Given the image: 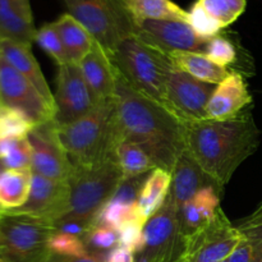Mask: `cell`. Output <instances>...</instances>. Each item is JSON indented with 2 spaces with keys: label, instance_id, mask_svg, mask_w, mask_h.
I'll return each instance as SVG.
<instances>
[{
  "label": "cell",
  "instance_id": "6da1fadb",
  "mask_svg": "<svg viewBox=\"0 0 262 262\" xmlns=\"http://www.w3.org/2000/svg\"><path fill=\"white\" fill-rule=\"evenodd\" d=\"M114 104L118 143L141 146L158 168L171 173L177 159L186 150L184 123L163 105L138 92L118 69Z\"/></svg>",
  "mask_w": 262,
  "mask_h": 262
},
{
  "label": "cell",
  "instance_id": "7a4b0ae2",
  "mask_svg": "<svg viewBox=\"0 0 262 262\" xmlns=\"http://www.w3.org/2000/svg\"><path fill=\"white\" fill-rule=\"evenodd\" d=\"M184 129L186 150L222 189L260 145V129L250 112L225 120L184 123Z\"/></svg>",
  "mask_w": 262,
  "mask_h": 262
},
{
  "label": "cell",
  "instance_id": "3957f363",
  "mask_svg": "<svg viewBox=\"0 0 262 262\" xmlns=\"http://www.w3.org/2000/svg\"><path fill=\"white\" fill-rule=\"evenodd\" d=\"M56 124V136L74 168H87L117 159L114 99L68 124Z\"/></svg>",
  "mask_w": 262,
  "mask_h": 262
},
{
  "label": "cell",
  "instance_id": "277c9868",
  "mask_svg": "<svg viewBox=\"0 0 262 262\" xmlns=\"http://www.w3.org/2000/svg\"><path fill=\"white\" fill-rule=\"evenodd\" d=\"M110 59L138 92L166 107V77L173 66L168 54L130 33L119 41Z\"/></svg>",
  "mask_w": 262,
  "mask_h": 262
},
{
  "label": "cell",
  "instance_id": "5b68a950",
  "mask_svg": "<svg viewBox=\"0 0 262 262\" xmlns=\"http://www.w3.org/2000/svg\"><path fill=\"white\" fill-rule=\"evenodd\" d=\"M122 181L123 174L117 159L87 168L73 166L67 181L68 199L66 209L56 223L76 220L91 225L99 210L109 201Z\"/></svg>",
  "mask_w": 262,
  "mask_h": 262
},
{
  "label": "cell",
  "instance_id": "8992f818",
  "mask_svg": "<svg viewBox=\"0 0 262 262\" xmlns=\"http://www.w3.org/2000/svg\"><path fill=\"white\" fill-rule=\"evenodd\" d=\"M56 230L45 217L18 211L0 212L2 262H46L50 257L49 239Z\"/></svg>",
  "mask_w": 262,
  "mask_h": 262
},
{
  "label": "cell",
  "instance_id": "52a82bcc",
  "mask_svg": "<svg viewBox=\"0 0 262 262\" xmlns=\"http://www.w3.org/2000/svg\"><path fill=\"white\" fill-rule=\"evenodd\" d=\"M69 14L76 18L107 55L125 36L135 33V23L127 0H63Z\"/></svg>",
  "mask_w": 262,
  "mask_h": 262
},
{
  "label": "cell",
  "instance_id": "ba28073f",
  "mask_svg": "<svg viewBox=\"0 0 262 262\" xmlns=\"http://www.w3.org/2000/svg\"><path fill=\"white\" fill-rule=\"evenodd\" d=\"M183 250L178 209L169 193L163 206L145 223L143 243L136 262H177Z\"/></svg>",
  "mask_w": 262,
  "mask_h": 262
},
{
  "label": "cell",
  "instance_id": "9c48e42d",
  "mask_svg": "<svg viewBox=\"0 0 262 262\" xmlns=\"http://www.w3.org/2000/svg\"><path fill=\"white\" fill-rule=\"evenodd\" d=\"M241 232L219 207L209 223L183 237L177 262H224L241 242Z\"/></svg>",
  "mask_w": 262,
  "mask_h": 262
},
{
  "label": "cell",
  "instance_id": "30bf717a",
  "mask_svg": "<svg viewBox=\"0 0 262 262\" xmlns=\"http://www.w3.org/2000/svg\"><path fill=\"white\" fill-rule=\"evenodd\" d=\"M217 84L206 83L173 66L166 77V107L183 123L206 120V107Z\"/></svg>",
  "mask_w": 262,
  "mask_h": 262
},
{
  "label": "cell",
  "instance_id": "8fae6325",
  "mask_svg": "<svg viewBox=\"0 0 262 262\" xmlns=\"http://www.w3.org/2000/svg\"><path fill=\"white\" fill-rule=\"evenodd\" d=\"M0 102L19 110L36 125L55 119V109L48 104L35 86L0 55Z\"/></svg>",
  "mask_w": 262,
  "mask_h": 262
},
{
  "label": "cell",
  "instance_id": "7c38bea8",
  "mask_svg": "<svg viewBox=\"0 0 262 262\" xmlns=\"http://www.w3.org/2000/svg\"><path fill=\"white\" fill-rule=\"evenodd\" d=\"M54 101V120L58 124H68L74 122L92 112L99 104L92 95L81 68L76 63L59 66Z\"/></svg>",
  "mask_w": 262,
  "mask_h": 262
},
{
  "label": "cell",
  "instance_id": "4fadbf2b",
  "mask_svg": "<svg viewBox=\"0 0 262 262\" xmlns=\"http://www.w3.org/2000/svg\"><path fill=\"white\" fill-rule=\"evenodd\" d=\"M32 151L31 169L49 179L67 182L73 165L56 136L55 120L36 125L27 136Z\"/></svg>",
  "mask_w": 262,
  "mask_h": 262
},
{
  "label": "cell",
  "instance_id": "5bb4252c",
  "mask_svg": "<svg viewBox=\"0 0 262 262\" xmlns=\"http://www.w3.org/2000/svg\"><path fill=\"white\" fill-rule=\"evenodd\" d=\"M135 33L166 54L174 51L206 54L210 41L197 35L184 20H142L135 25Z\"/></svg>",
  "mask_w": 262,
  "mask_h": 262
},
{
  "label": "cell",
  "instance_id": "9a60e30c",
  "mask_svg": "<svg viewBox=\"0 0 262 262\" xmlns=\"http://www.w3.org/2000/svg\"><path fill=\"white\" fill-rule=\"evenodd\" d=\"M68 199V182L49 179L40 174H32L31 191L27 202L13 211L45 217L55 224L63 215Z\"/></svg>",
  "mask_w": 262,
  "mask_h": 262
},
{
  "label": "cell",
  "instance_id": "2e32d148",
  "mask_svg": "<svg viewBox=\"0 0 262 262\" xmlns=\"http://www.w3.org/2000/svg\"><path fill=\"white\" fill-rule=\"evenodd\" d=\"M252 102L247 84L242 74L232 72L227 79L219 83L210 97L206 107L207 119L225 120L237 117Z\"/></svg>",
  "mask_w": 262,
  "mask_h": 262
},
{
  "label": "cell",
  "instance_id": "e0dca14e",
  "mask_svg": "<svg viewBox=\"0 0 262 262\" xmlns=\"http://www.w3.org/2000/svg\"><path fill=\"white\" fill-rule=\"evenodd\" d=\"M78 66L97 102L114 99L117 68L99 43H95Z\"/></svg>",
  "mask_w": 262,
  "mask_h": 262
},
{
  "label": "cell",
  "instance_id": "ac0fdd59",
  "mask_svg": "<svg viewBox=\"0 0 262 262\" xmlns=\"http://www.w3.org/2000/svg\"><path fill=\"white\" fill-rule=\"evenodd\" d=\"M207 186H216V183L202 170L191 154L184 150L177 159L171 170V184L169 191L178 211L197 192Z\"/></svg>",
  "mask_w": 262,
  "mask_h": 262
},
{
  "label": "cell",
  "instance_id": "d6986e66",
  "mask_svg": "<svg viewBox=\"0 0 262 262\" xmlns=\"http://www.w3.org/2000/svg\"><path fill=\"white\" fill-rule=\"evenodd\" d=\"M0 55L15 71L26 77L37 89V91L48 101V104L55 109L54 95L51 94L50 87L43 77L42 71L31 51V45L7 40V38H0Z\"/></svg>",
  "mask_w": 262,
  "mask_h": 262
},
{
  "label": "cell",
  "instance_id": "ffe728a7",
  "mask_svg": "<svg viewBox=\"0 0 262 262\" xmlns=\"http://www.w3.org/2000/svg\"><path fill=\"white\" fill-rule=\"evenodd\" d=\"M222 192L216 186L205 187L179 210V229L183 237L199 230L214 217L220 207Z\"/></svg>",
  "mask_w": 262,
  "mask_h": 262
},
{
  "label": "cell",
  "instance_id": "44dd1931",
  "mask_svg": "<svg viewBox=\"0 0 262 262\" xmlns=\"http://www.w3.org/2000/svg\"><path fill=\"white\" fill-rule=\"evenodd\" d=\"M36 31L31 7L0 0V38L32 45Z\"/></svg>",
  "mask_w": 262,
  "mask_h": 262
},
{
  "label": "cell",
  "instance_id": "7402d4cb",
  "mask_svg": "<svg viewBox=\"0 0 262 262\" xmlns=\"http://www.w3.org/2000/svg\"><path fill=\"white\" fill-rule=\"evenodd\" d=\"M173 64L182 71L187 72L194 78L211 84L222 83L230 76L232 72L227 67L219 66L205 53L193 51H174L168 54Z\"/></svg>",
  "mask_w": 262,
  "mask_h": 262
},
{
  "label": "cell",
  "instance_id": "603a6c76",
  "mask_svg": "<svg viewBox=\"0 0 262 262\" xmlns=\"http://www.w3.org/2000/svg\"><path fill=\"white\" fill-rule=\"evenodd\" d=\"M54 23L60 35L69 63L78 64L92 50L96 41L90 35L89 31L69 13L61 14Z\"/></svg>",
  "mask_w": 262,
  "mask_h": 262
},
{
  "label": "cell",
  "instance_id": "cb8c5ba5",
  "mask_svg": "<svg viewBox=\"0 0 262 262\" xmlns=\"http://www.w3.org/2000/svg\"><path fill=\"white\" fill-rule=\"evenodd\" d=\"M32 169H5L0 173V210L13 211L27 202L32 182Z\"/></svg>",
  "mask_w": 262,
  "mask_h": 262
},
{
  "label": "cell",
  "instance_id": "d4e9b609",
  "mask_svg": "<svg viewBox=\"0 0 262 262\" xmlns=\"http://www.w3.org/2000/svg\"><path fill=\"white\" fill-rule=\"evenodd\" d=\"M171 184V173L165 169H154L143 183L138 197V215L143 223L147 222L164 205Z\"/></svg>",
  "mask_w": 262,
  "mask_h": 262
},
{
  "label": "cell",
  "instance_id": "484cf974",
  "mask_svg": "<svg viewBox=\"0 0 262 262\" xmlns=\"http://www.w3.org/2000/svg\"><path fill=\"white\" fill-rule=\"evenodd\" d=\"M241 242L230 253L227 262H261L262 260V212H253L237 225Z\"/></svg>",
  "mask_w": 262,
  "mask_h": 262
},
{
  "label": "cell",
  "instance_id": "4316f807",
  "mask_svg": "<svg viewBox=\"0 0 262 262\" xmlns=\"http://www.w3.org/2000/svg\"><path fill=\"white\" fill-rule=\"evenodd\" d=\"M125 3L135 25L148 19L188 22V12L171 0H127Z\"/></svg>",
  "mask_w": 262,
  "mask_h": 262
},
{
  "label": "cell",
  "instance_id": "83f0119b",
  "mask_svg": "<svg viewBox=\"0 0 262 262\" xmlns=\"http://www.w3.org/2000/svg\"><path fill=\"white\" fill-rule=\"evenodd\" d=\"M117 163L122 170L123 179L150 174L156 169L155 161L141 146L132 142H119L115 150Z\"/></svg>",
  "mask_w": 262,
  "mask_h": 262
},
{
  "label": "cell",
  "instance_id": "f1b7e54d",
  "mask_svg": "<svg viewBox=\"0 0 262 262\" xmlns=\"http://www.w3.org/2000/svg\"><path fill=\"white\" fill-rule=\"evenodd\" d=\"M135 219L141 220L137 206H129L109 199V201L99 210L95 219L92 220L91 227L109 228L118 232L125 223Z\"/></svg>",
  "mask_w": 262,
  "mask_h": 262
},
{
  "label": "cell",
  "instance_id": "f546056e",
  "mask_svg": "<svg viewBox=\"0 0 262 262\" xmlns=\"http://www.w3.org/2000/svg\"><path fill=\"white\" fill-rule=\"evenodd\" d=\"M36 127L35 123L19 110L4 106L0 102V140L13 138L20 140L27 138Z\"/></svg>",
  "mask_w": 262,
  "mask_h": 262
},
{
  "label": "cell",
  "instance_id": "4dcf8cb0",
  "mask_svg": "<svg viewBox=\"0 0 262 262\" xmlns=\"http://www.w3.org/2000/svg\"><path fill=\"white\" fill-rule=\"evenodd\" d=\"M0 160L5 169H25L31 168L32 151L27 138L13 140L2 138L0 140Z\"/></svg>",
  "mask_w": 262,
  "mask_h": 262
},
{
  "label": "cell",
  "instance_id": "1f68e13d",
  "mask_svg": "<svg viewBox=\"0 0 262 262\" xmlns=\"http://www.w3.org/2000/svg\"><path fill=\"white\" fill-rule=\"evenodd\" d=\"M204 9L222 26L228 27L245 13L247 0H199Z\"/></svg>",
  "mask_w": 262,
  "mask_h": 262
},
{
  "label": "cell",
  "instance_id": "d6a6232c",
  "mask_svg": "<svg viewBox=\"0 0 262 262\" xmlns=\"http://www.w3.org/2000/svg\"><path fill=\"white\" fill-rule=\"evenodd\" d=\"M35 42L45 51L48 55H50L54 60L58 63V66L69 63L68 55L61 42L60 35L55 27V23H46L42 27L36 31Z\"/></svg>",
  "mask_w": 262,
  "mask_h": 262
},
{
  "label": "cell",
  "instance_id": "836d02e7",
  "mask_svg": "<svg viewBox=\"0 0 262 262\" xmlns=\"http://www.w3.org/2000/svg\"><path fill=\"white\" fill-rule=\"evenodd\" d=\"M49 251L53 255L66 257H83L89 255L83 239L77 235L55 230L49 239Z\"/></svg>",
  "mask_w": 262,
  "mask_h": 262
},
{
  "label": "cell",
  "instance_id": "e575fe53",
  "mask_svg": "<svg viewBox=\"0 0 262 262\" xmlns=\"http://www.w3.org/2000/svg\"><path fill=\"white\" fill-rule=\"evenodd\" d=\"M188 23L197 35L207 40L217 36L223 30L222 26L204 9L199 0L192 5L191 10L188 12Z\"/></svg>",
  "mask_w": 262,
  "mask_h": 262
},
{
  "label": "cell",
  "instance_id": "d590c367",
  "mask_svg": "<svg viewBox=\"0 0 262 262\" xmlns=\"http://www.w3.org/2000/svg\"><path fill=\"white\" fill-rule=\"evenodd\" d=\"M119 235L118 232L109 228L91 227L83 238L89 253H102L110 252L113 248L118 246Z\"/></svg>",
  "mask_w": 262,
  "mask_h": 262
},
{
  "label": "cell",
  "instance_id": "8d00e7d4",
  "mask_svg": "<svg viewBox=\"0 0 262 262\" xmlns=\"http://www.w3.org/2000/svg\"><path fill=\"white\" fill-rule=\"evenodd\" d=\"M206 55L219 66L228 67L229 64L234 63L237 59V50L232 41L217 35L210 38L206 49Z\"/></svg>",
  "mask_w": 262,
  "mask_h": 262
},
{
  "label": "cell",
  "instance_id": "74e56055",
  "mask_svg": "<svg viewBox=\"0 0 262 262\" xmlns=\"http://www.w3.org/2000/svg\"><path fill=\"white\" fill-rule=\"evenodd\" d=\"M143 227L145 223L140 219H135L128 222L118 230V246L128 248L133 253H137L141 250L143 243Z\"/></svg>",
  "mask_w": 262,
  "mask_h": 262
},
{
  "label": "cell",
  "instance_id": "f35d334b",
  "mask_svg": "<svg viewBox=\"0 0 262 262\" xmlns=\"http://www.w3.org/2000/svg\"><path fill=\"white\" fill-rule=\"evenodd\" d=\"M55 228L59 232L77 235V237L83 239L84 235H86L87 233H89V230L91 229V225L82 222H76V220H66V222L56 223Z\"/></svg>",
  "mask_w": 262,
  "mask_h": 262
},
{
  "label": "cell",
  "instance_id": "ab89813d",
  "mask_svg": "<svg viewBox=\"0 0 262 262\" xmlns=\"http://www.w3.org/2000/svg\"><path fill=\"white\" fill-rule=\"evenodd\" d=\"M107 253L109 252L89 253L83 257H66V256H58L51 253L46 262H106Z\"/></svg>",
  "mask_w": 262,
  "mask_h": 262
},
{
  "label": "cell",
  "instance_id": "60d3db41",
  "mask_svg": "<svg viewBox=\"0 0 262 262\" xmlns=\"http://www.w3.org/2000/svg\"><path fill=\"white\" fill-rule=\"evenodd\" d=\"M106 262H136L135 253L128 248L117 246L107 253Z\"/></svg>",
  "mask_w": 262,
  "mask_h": 262
},
{
  "label": "cell",
  "instance_id": "b9f144b4",
  "mask_svg": "<svg viewBox=\"0 0 262 262\" xmlns=\"http://www.w3.org/2000/svg\"><path fill=\"white\" fill-rule=\"evenodd\" d=\"M14 2L18 3V4H20V5H25V7H31L30 0H14Z\"/></svg>",
  "mask_w": 262,
  "mask_h": 262
},
{
  "label": "cell",
  "instance_id": "7bdbcfd3",
  "mask_svg": "<svg viewBox=\"0 0 262 262\" xmlns=\"http://www.w3.org/2000/svg\"><path fill=\"white\" fill-rule=\"evenodd\" d=\"M4 170H5V166L3 165L2 160H0V173H2V171H4Z\"/></svg>",
  "mask_w": 262,
  "mask_h": 262
},
{
  "label": "cell",
  "instance_id": "ee69618b",
  "mask_svg": "<svg viewBox=\"0 0 262 262\" xmlns=\"http://www.w3.org/2000/svg\"><path fill=\"white\" fill-rule=\"evenodd\" d=\"M255 212H262V202H261V205H260V206H258V209L256 210Z\"/></svg>",
  "mask_w": 262,
  "mask_h": 262
},
{
  "label": "cell",
  "instance_id": "f6af8a7d",
  "mask_svg": "<svg viewBox=\"0 0 262 262\" xmlns=\"http://www.w3.org/2000/svg\"><path fill=\"white\" fill-rule=\"evenodd\" d=\"M0 262H2V260H0Z\"/></svg>",
  "mask_w": 262,
  "mask_h": 262
},
{
  "label": "cell",
  "instance_id": "bcb514c9",
  "mask_svg": "<svg viewBox=\"0 0 262 262\" xmlns=\"http://www.w3.org/2000/svg\"><path fill=\"white\" fill-rule=\"evenodd\" d=\"M261 262H262V260H261Z\"/></svg>",
  "mask_w": 262,
  "mask_h": 262
}]
</instances>
